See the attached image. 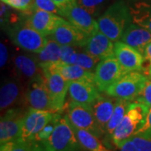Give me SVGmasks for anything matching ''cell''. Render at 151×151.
<instances>
[{
	"instance_id": "obj_1",
	"label": "cell",
	"mask_w": 151,
	"mask_h": 151,
	"mask_svg": "<svg viewBox=\"0 0 151 151\" xmlns=\"http://www.w3.org/2000/svg\"><path fill=\"white\" fill-rule=\"evenodd\" d=\"M131 22L132 17L129 7L122 1L111 4L97 19L99 30L113 42L121 40Z\"/></svg>"
},
{
	"instance_id": "obj_2",
	"label": "cell",
	"mask_w": 151,
	"mask_h": 151,
	"mask_svg": "<svg viewBox=\"0 0 151 151\" xmlns=\"http://www.w3.org/2000/svg\"><path fill=\"white\" fill-rule=\"evenodd\" d=\"M146 105L139 102L130 103L121 123L111 136V141L118 149L137 134L145 122L149 112Z\"/></svg>"
},
{
	"instance_id": "obj_3",
	"label": "cell",
	"mask_w": 151,
	"mask_h": 151,
	"mask_svg": "<svg viewBox=\"0 0 151 151\" xmlns=\"http://www.w3.org/2000/svg\"><path fill=\"white\" fill-rule=\"evenodd\" d=\"M7 32L17 46L32 53H40L48 42L47 36L33 29L25 20L15 23Z\"/></svg>"
},
{
	"instance_id": "obj_4",
	"label": "cell",
	"mask_w": 151,
	"mask_h": 151,
	"mask_svg": "<svg viewBox=\"0 0 151 151\" xmlns=\"http://www.w3.org/2000/svg\"><path fill=\"white\" fill-rule=\"evenodd\" d=\"M45 151H82L84 150L76 136L70 121L61 117L55 125L54 132L44 143Z\"/></svg>"
},
{
	"instance_id": "obj_5",
	"label": "cell",
	"mask_w": 151,
	"mask_h": 151,
	"mask_svg": "<svg viewBox=\"0 0 151 151\" xmlns=\"http://www.w3.org/2000/svg\"><path fill=\"white\" fill-rule=\"evenodd\" d=\"M149 78L139 71L128 72L107 89L106 93L116 99L134 101L139 96Z\"/></svg>"
},
{
	"instance_id": "obj_6",
	"label": "cell",
	"mask_w": 151,
	"mask_h": 151,
	"mask_svg": "<svg viewBox=\"0 0 151 151\" xmlns=\"http://www.w3.org/2000/svg\"><path fill=\"white\" fill-rule=\"evenodd\" d=\"M65 116L76 128L87 130L100 139L104 136L95 119L92 106L71 101L66 106Z\"/></svg>"
},
{
	"instance_id": "obj_7",
	"label": "cell",
	"mask_w": 151,
	"mask_h": 151,
	"mask_svg": "<svg viewBox=\"0 0 151 151\" xmlns=\"http://www.w3.org/2000/svg\"><path fill=\"white\" fill-rule=\"evenodd\" d=\"M26 99L31 108L60 113L45 85L43 74L31 79V83L26 94Z\"/></svg>"
},
{
	"instance_id": "obj_8",
	"label": "cell",
	"mask_w": 151,
	"mask_h": 151,
	"mask_svg": "<svg viewBox=\"0 0 151 151\" xmlns=\"http://www.w3.org/2000/svg\"><path fill=\"white\" fill-rule=\"evenodd\" d=\"M95 85L100 92H106L120 77L126 74L115 55L101 60L95 69Z\"/></svg>"
},
{
	"instance_id": "obj_9",
	"label": "cell",
	"mask_w": 151,
	"mask_h": 151,
	"mask_svg": "<svg viewBox=\"0 0 151 151\" xmlns=\"http://www.w3.org/2000/svg\"><path fill=\"white\" fill-rule=\"evenodd\" d=\"M60 16L65 18L87 35H92L99 30L97 20L88 11L79 5L77 2L61 8Z\"/></svg>"
},
{
	"instance_id": "obj_10",
	"label": "cell",
	"mask_w": 151,
	"mask_h": 151,
	"mask_svg": "<svg viewBox=\"0 0 151 151\" xmlns=\"http://www.w3.org/2000/svg\"><path fill=\"white\" fill-rule=\"evenodd\" d=\"M56 113L29 108L23 119L21 139L34 141L36 135L53 119Z\"/></svg>"
},
{
	"instance_id": "obj_11",
	"label": "cell",
	"mask_w": 151,
	"mask_h": 151,
	"mask_svg": "<svg viewBox=\"0 0 151 151\" xmlns=\"http://www.w3.org/2000/svg\"><path fill=\"white\" fill-rule=\"evenodd\" d=\"M41 70L49 92L60 113L65 108V97L68 92L70 81L65 79L58 71L50 68H43Z\"/></svg>"
},
{
	"instance_id": "obj_12",
	"label": "cell",
	"mask_w": 151,
	"mask_h": 151,
	"mask_svg": "<svg viewBox=\"0 0 151 151\" xmlns=\"http://www.w3.org/2000/svg\"><path fill=\"white\" fill-rule=\"evenodd\" d=\"M25 113L19 109H9L1 118L0 145L17 140L21 138L23 119Z\"/></svg>"
},
{
	"instance_id": "obj_13",
	"label": "cell",
	"mask_w": 151,
	"mask_h": 151,
	"mask_svg": "<svg viewBox=\"0 0 151 151\" xmlns=\"http://www.w3.org/2000/svg\"><path fill=\"white\" fill-rule=\"evenodd\" d=\"M114 55L126 73L139 71L145 63V56L139 50L121 40L114 44Z\"/></svg>"
},
{
	"instance_id": "obj_14",
	"label": "cell",
	"mask_w": 151,
	"mask_h": 151,
	"mask_svg": "<svg viewBox=\"0 0 151 151\" xmlns=\"http://www.w3.org/2000/svg\"><path fill=\"white\" fill-rule=\"evenodd\" d=\"M88 36L89 35L65 19L52 32L50 35V39L54 40L60 45L83 47Z\"/></svg>"
},
{
	"instance_id": "obj_15",
	"label": "cell",
	"mask_w": 151,
	"mask_h": 151,
	"mask_svg": "<svg viewBox=\"0 0 151 151\" xmlns=\"http://www.w3.org/2000/svg\"><path fill=\"white\" fill-rule=\"evenodd\" d=\"M65 19L58 14L43 10H34L25 19L29 25L45 36H50Z\"/></svg>"
},
{
	"instance_id": "obj_16",
	"label": "cell",
	"mask_w": 151,
	"mask_h": 151,
	"mask_svg": "<svg viewBox=\"0 0 151 151\" xmlns=\"http://www.w3.org/2000/svg\"><path fill=\"white\" fill-rule=\"evenodd\" d=\"M83 48L88 54L100 60L114 55L113 41L100 30L88 36Z\"/></svg>"
},
{
	"instance_id": "obj_17",
	"label": "cell",
	"mask_w": 151,
	"mask_h": 151,
	"mask_svg": "<svg viewBox=\"0 0 151 151\" xmlns=\"http://www.w3.org/2000/svg\"><path fill=\"white\" fill-rule=\"evenodd\" d=\"M99 92L95 83L83 81H70L69 84V96L71 101L76 103L92 106L94 101L100 95Z\"/></svg>"
},
{
	"instance_id": "obj_18",
	"label": "cell",
	"mask_w": 151,
	"mask_h": 151,
	"mask_svg": "<svg viewBox=\"0 0 151 151\" xmlns=\"http://www.w3.org/2000/svg\"><path fill=\"white\" fill-rule=\"evenodd\" d=\"M120 40L139 50L144 55L146 46L151 42V32L145 28L131 23L125 29Z\"/></svg>"
},
{
	"instance_id": "obj_19",
	"label": "cell",
	"mask_w": 151,
	"mask_h": 151,
	"mask_svg": "<svg viewBox=\"0 0 151 151\" xmlns=\"http://www.w3.org/2000/svg\"><path fill=\"white\" fill-rule=\"evenodd\" d=\"M44 68H50L58 71L68 81H83L95 83V74L91 70H87L76 64L58 63ZM43 69V68H41Z\"/></svg>"
},
{
	"instance_id": "obj_20",
	"label": "cell",
	"mask_w": 151,
	"mask_h": 151,
	"mask_svg": "<svg viewBox=\"0 0 151 151\" xmlns=\"http://www.w3.org/2000/svg\"><path fill=\"white\" fill-rule=\"evenodd\" d=\"M116 101L107 97L99 95L92 104V108L97 124L105 136L108 122L113 115Z\"/></svg>"
},
{
	"instance_id": "obj_21",
	"label": "cell",
	"mask_w": 151,
	"mask_h": 151,
	"mask_svg": "<svg viewBox=\"0 0 151 151\" xmlns=\"http://www.w3.org/2000/svg\"><path fill=\"white\" fill-rule=\"evenodd\" d=\"M61 47L62 45L55 41L54 40H48L46 45L40 53H38L36 58L39 65L40 66V69L60 63Z\"/></svg>"
},
{
	"instance_id": "obj_22",
	"label": "cell",
	"mask_w": 151,
	"mask_h": 151,
	"mask_svg": "<svg viewBox=\"0 0 151 151\" xmlns=\"http://www.w3.org/2000/svg\"><path fill=\"white\" fill-rule=\"evenodd\" d=\"M77 139L84 150L87 151H112L108 146L103 145L100 138L86 129L76 128L70 124Z\"/></svg>"
},
{
	"instance_id": "obj_23",
	"label": "cell",
	"mask_w": 151,
	"mask_h": 151,
	"mask_svg": "<svg viewBox=\"0 0 151 151\" xmlns=\"http://www.w3.org/2000/svg\"><path fill=\"white\" fill-rule=\"evenodd\" d=\"M132 22L151 32V3L139 1L129 7Z\"/></svg>"
},
{
	"instance_id": "obj_24",
	"label": "cell",
	"mask_w": 151,
	"mask_h": 151,
	"mask_svg": "<svg viewBox=\"0 0 151 151\" xmlns=\"http://www.w3.org/2000/svg\"><path fill=\"white\" fill-rule=\"evenodd\" d=\"M14 63L17 70L28 78L33 79L40 75L39 68H40V66L37 59L34 57L19 55L14 57Z\"/></svg>"
},
{
	"instance_id": "obj_25",
	"label": "cell",
	"mask_w": 151,
	"mask_h": 151,
	"mask_svg": "<svg viewBox=\"0 0 151 151\" xmlns=\"http://www.w3.org/2000/svg\"><path fill=\"white\" fill-rule=\"evenodd\" d=\"M19 95V86L16 81L5 82L0 91V108L2 110L9 108L15 103Z\"/></svg>"
},
{
	"instance_id": "obj_26",
	"label": "cell",
	"mask_w": 151,
	"mask_h": 151,
	"mask_svg": "<svg viewBox=\"0 0 151 151\" xmlns=\"http://www.w3.org/2000/svg\"><path fill=\"white\" fill-rule=\"evenodd\" d=\"M130 103H131L130 101L123 100V99L116 100L115 108H114L113 115L108 122L107 129H106V134H105V136H108L110 139H111V136L113 134L115 129L121 123L122 119H124V115L128 110Z\"/></svg>"
},
{
	"instance_id": "obj_27",
	"label": "cell",
	"mask_w": 151,
	"mask_h": 151,
	"mask_svg": "<svg viewBox=\"0 0 151 151\" xmlns=\"http://www.w3.org/2000/svg\"><path fill=\"white\" fill-rule=\"evenodd\" d=\"M35 141H26L19 139L2 145L0 151H35Z\"/></svg>"
},
{
	"instance_id": "obj_28",
	"label": "cell",
	"mask_w": 151,
	"mask_h": 151,
	"mask_svg": "<svg viewBox=\"0 0 151 151\" xmlns=\"http://www.w3.org/2000/svg\"><path fill=\"white\" fill-rule=\"evenodd\" d=\"M100 60L88 54L85 50L83 52H78L75 64L81 66L87 70H95Z\"/></svg>"
},
{
	"instance_id": "obj_29",
	"label": "cell",
	"mask_w": 151,
	"mask_h": 151,
	"mask_svg": "<svg viewBox=\"0 0 151 151\" xmlns=\"http://www.w3.org/2000/svg\"><path fill=\"white\" fill-rule=\"evenodd\" d=\"M109 0H77V4L88 11L92 16L98 14Z\"/></svg>"
},
{
	"instance_id": "obj_30",
	"label": "cell",
	"mask_w": 151,
	"mask_h": 151,
	"mask_svg": "<svg viewBox=\"0 0 151 151\" xmlns=\"http://www.w3.org/2000/svg\"><path fill=\"white\" fill-rule=\"evenodd\" d=\"M10 8L23 12L26 14H30L33 12L35 0H1Z\"/></svg>"
},
{
	"instance_id": "obj_31",
	"label": "cell",
	"mask_w": 151,
	"mask_h": 151,
	"mask_svg": "<svg viewBox=\"0 0 151 151\" xmlns=\"http://www.w3.org/2000/svg\"><path fill=\"white\" fill-rule=\"evenodd\" d=\"M60 118H61V116H60V113H55L53 119L36 135V137L35 138L34 141L38 142V143H44L45 141L47 140L50 137V135L52 134V133L54 132L55 125L58 123V121H59Z\"/></svg>"
},
{
	"instance_id": "obj_32",
	"label": "cell",
	"mask_w": 151,
	"mask_h": 151,
	"mask_svg": "<svg viewBox=\"0 0 151 151\" xmlns=\"http://www.w3.org/2000/svg\"><path fill=\"white\" fill-rule=\"evenodd\" d=\"M37 9L53 13L58 15H60L61 14V8L57 5L53 0H35L33 11Z\"/></svg>"
},
{
	"instance_id": "obj_33",
	"label": "cell",
	"mask_w": 151,
	"mask_h": 151,
	"mask_svg": "<svg viewBox=\"0 0 151 151\" xmlns=\"http://www.w3.org/2000/svg\"><path fill=\"white\" fill-rule=\"evenodd\" d=\"M75 46L62 45L61 47V56L60 63L63 64H75L78 51L76 50Z\"/></svg>"
},
{
	"instance_id": "obj_34",
	"label": "cell",
	"mask_w": 151,
	"mask_h": 151,
	"mask_svg": "<svg viewBox=\"0 0 151 151\" xmlns=\"http://www.w3.org/2000/svg\"><path fill=\"white\" fill-rule=\"evenodd\" d=\"M135 102L143 103L149 108H151V81L148 80L139 96L136 97Z\"/></svg>"
},
{
	"instance_id": "obj_35",
	"label": "cell",
	"mask_w": 151,
	"mask_h": 151,
	"mask_svg": "<svg viewBox=\"0 0 151 151\" xmlns=\"http://www.w3.org/2000/svg\"><path fill=\"white\" fill-rule=\"evenodd\" d=\"M135 136H139L141 138L151 140V108L149 109L145 122L143 125V127L141 128Z\"/></svg>"
},
{
	"instance_id": "obj_36",
	"label": "cell",
	"mask_w": 151,
	"mask_h": 151,
	"mask_svg": "<svg viewBox=\"0 0 151 151\" xmlns=\"http://www.w3.org/2000/svg\"><path fill=\"white\" fill-rule=\"evenodd\" d=\"M131 139L140 151H151V140L150 139H146L139 136H134Z\"/></svg>"
},
{
	"instance_id": "obj_37",
	"label": "cell",
	"mask_w": 151,
	"mask_h": 151,
	"mask_svg": "<svg viewBox=\"0 0 151 151\" xmlns=\"http://www.w3.org/2000/svg\"><path fill=\"white\" fill-rule=\"evenodd\" d=\"M145 61L147 62V66H146L145 72L147 75L151 77V42L148 44L145 50Z\"/></svg>"
},
{
	"instance_id": "obj_38",
	"label": "cell",
	"mask_w": 151,
	"mask_h": 151,
	"mask_svg": "<svg viewBox=\"0 0 151 151\" xmlns=\"http://www.w3.org/2000/svg\"><path fill=\"white\" fill-rule=\"evenodd\" d=\"M0 51H1V60H0V65L1 67H4L5 64L7 63L8 60V57H9V54H8V50L5 45L4 43L0 44Z\"/></svg>"
},
{
	"instance_id": "obj_39",
	"label": "cell",
	"mask_w": 151,
	"mask_h": 151,
	"mask_svg": "<svg viewBox=\"0 0 151 151\" xmlns=\"http://www.w3.org/2000/svg\"><path fill=\"white\" fill-rule=\"evenodd\" d=\"M119 151H140L137 146L135 145L132 139H129L127 142H125L121 148H119Z\"/></svg>"
},
{
	"instance_id": "obj_40",
	"label": "cell",
	"mask_w": 151,
	"mask_h": 151,
	"mask_svg": "<svg viewBox=\"0 0 151 151\" xmlns=\"http://www.w3.org/2000/svg\"><path fill=\"white\" fill-rule=\"evenodd\" d=\"M53 1L60 8H63V7H65L69 4H71L73 3H76L77 0H53Z\"/></svg>"
}]
</instances>
